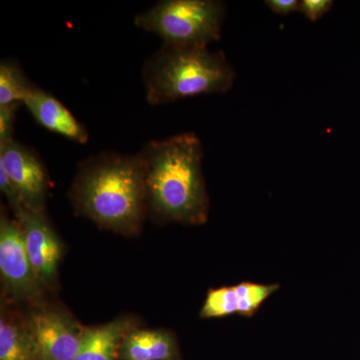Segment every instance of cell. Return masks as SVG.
I'll return each instance as SVG.
<instances>
[{
    "mask_svg": "<svg viewBox=\"0 0 360 360\" xmlns=\"http://www.w3.org/2000/svg\"><path fill=\"white\" fill-rule=\"evenodd\" d=\"M146 206L155 217L186 224L205 222L208 212L201 141L191 132L153 141L142 149Z\"/></svg>",
    "mask_w": 360,
    "mask_h": 360,
    "instance_id": "6da1fadb",
    "label": "cell"
},
{
    "mask_svg": "<svg viewBox=\"0 0 360 360\" xmlns=\"http://www.w3.org/2000/svg\"><path fill=\"white\" fill-rule=\"evenodd\" d=\"M70 196L77 212L99 226L122 233L136 231L146 207L141 153L90 156L79 165Z\"/></svg>",
    "mask_w": 360,
    "mask_h": 360,
    "instance_id": "7a4b0ae2",
    "label": "cell"
},
{
    "mask_svg": "<svg viewBox=\"0 0 360 360\" xmlns=\"http://www.w3.org/2000/svg\"><path fill=\"white\" fill-rule=\"evenodd\" d=\"M236 73L224 52L162 44L142 71L148 103L160 105L200 94H224Z\"/></svg>",
    "mask_w": 360,
    "mask_h": 360,
    "instance_id": "3957f363",
    "label": "cell"
},
{
    "mask_svg": "<svg viewBox=\"0 0 360 360\" xmlns=\"http://www.w3.org/2000/svg\"><path fill=\"white\" fill-rule=\"evenodd\" d=\"M225 14L219 0H162L137 14L134 23L163 44L208 47L221 37Z\"/></svg>",
    "mask_w": 360,
    "mask_h": 360,
    "instance_id": "277c9868",
    "label": "cell"
},
{
    "mask_svg": "<svg viewBox=\"0 0 360 360\" xmlns=\"http://www.w3.org/2000/svg\"><path fill=\"white\" fill-rule=\"evenodd\" d=\"M37 360H73L79 352L84 328L59 309H37L28 319Z\"/></svg>",
    "mask_w": 360,
    "mask_h": 360,
    "instance_id": "5b68a950",
    "label": "cell"
},
{
    "mask_svg": "<svg viewBox=\"0 0 360 360\" xmlns=\"http://www.w3.org/2000/svg\"><path fill=\"white\" fill-rule=\"evenodd\" d=\"M14 215L20 225L35 276L41 285H53L63 257V245L58 236L45 219L44 210L22 206Z\"/></svg>",
    "mask_w": 360,
    "mask_h": 360,
    "instance_id": "8992f818",
    "label": "cell"
},
{
    "mask_svg": "<svg viewBox=\"0 0 360 360\" xmlns=\"http://www.w3.org/2000/svg\"><path fill=\"white\" fill-rule=\"evenodd\" d=\"M0 167L8 175L25 207L44 210L49 177L34 151L14 139L0 144Z\"/></svg>",
    "mask_w": 360,
    "mask_h": 360,
    "instance_id": "52a82bcc",
    "label": "cell"
},
{
    "mask_svg": "<svg viewBox=\"0 0 360 360\" xmlns=\"http://www.w3.org/2000/svg\"><path fill=\"white\" fill-rule=\"evenodd\" d=\"M0 274L7 290L20 298L37 297L40 284L26 251L18 220L0 219Z\"/></svg>",
    "mask_w": 360,
    "mask_h": 360,
    "instance_id": "ba28073f",
    "label": "cell"
},
{
    "mask_svg": "<svg viewBox=\"0 0 360 360\" xmlns=\"http://www.w3.org/2000/svg\"><path fill=\"white\" fill-rule=\"evenodd\" d=\"M23 104L35 120L45 129L63 135L70 141L85 144L89 132L58 99L37 87Z\"/></svg>",
    "mask_w": 360,
    "mask_h": 360,
    "instance_id": "9c48e42d",
    "label": "cell"
},
{
    "mask_svg": "<svg viewBox=\"0 0 360 360\" xmlns=\"http://www.w3.org/2000/svg\"><path fill=\"white\" fill-rule=\"evenodd\" d=\"M120 360H177L174 336L158 329H130L120 345Z\"/></svg>",
    "mask_w": 360,
    "mask_h": 360,
    "instance_id": "30bf717a",
    "label": "cell"
},
{
    "mask_svg": "<svg viewBox=\"0 0 360 360\" xmlns=\"http://www.w3.org/2000/svg\"><path fill=\"white\" fill-rule=\"evenodd\" d=\"M129 322L118 319L96 328H84L79 352L73 360H116Z\"/></svg>",
    "mask_w": 360,
    "mask_h": 360,
    "instance_id": "8fae6325",
    "label": "cell"
},
{
    "mask_svg": "<svg viewBox=\"0 0 360 360\" xmlns=\"http://www.w3.org/2000/svg\"><path fill=\"white\" fill-rule=\"evenodd\" d=\"M0 360H37L32 335L2 315L0 319Z\"/></svg>",
    "mask_w": 360,
    "mask_h": 360,
    "instance_id": "7c38bea8",
    "label": "cell"
},
{
    "mask_svg": "<svg viewBox=\"0 0 360 360\" xmlns=\"http://www.w3.org/2000/svg\"><path fill=\"white\" fill-rule=\"evenodd\" d=\"M37 89L30 82L18 61L6 59L0 63V105L22 103Z\"/></svg>",
    "mask_w": 360,
    "mask_h": 360,
    "instance_id": "4fadbf2b",
    "label": "cell"
},
{
    "mask_svg": "<svg viewBox=\"0 0 360 360\" xmlns=\"http://www.w3.org/2000/svg\"><path fill=\"white\" fill-rule=\"evenodd\" d=\"M238 314V296L234 286L212 290L201 309L203 319H219Z\"/></svg>",
    "mask_w": 360,
    "mask_h": 360,
    "instance_id": "5bb4252c",
    "label": "cell"
},
{
    "mask_svg": "<svg viewBox=\"0 0 360 360\" xmlns=\"http://www.w3.org/2000/svg\"><path fill=\"white\" fill-rule=\"evenodd\" d=\"M238 296V314L252 316L260 305L278 290L277 284L243 283L234 285Z\"/></svg>",
    "mask_w": 360,
    "mask_h": 360,
    "instance_id": "9a60e30c",
    "label": "cell"
},
{
    "mask_svg": "<svg viewBox=\"0 0 360 360\" xmlns=\"http://www.w3.org/2000/svg\"><path fill=\"white\" fill-rule=\"evenodd\" d=\"M22 103H11L0 105V144L13 141L14 122L16 111Z\"/></svg>",
    "mask_w": 360,
    "mask_h": 360,
    "instance_id": "2e32d148",
    "label": "cell"
},
{
    "mask_svg": "<svg viewBox=\"0 0 360 360\" xmlns=\"http://www.w3.org/2000/svg\"><path fill=\"white\" fill-rule=\"evenodd\" d=\"M333 6L331 0H302L300 2V13L307 20L315 22L330 11Z\"/></svg>",
    "mask_w": 360,
    "mask_h": 360,
    "instance_id": "e0dca14e",
    "label": "cell"
},
{
    "mask_svg": "<svg viewBox=\"0 0 360 360\" xmlns=\"http://www.w3.org/2000/svg\"><path fill=\"white\" fill-rule=\"evenodd\" d=\"M0 188H1L2 193L6 195L7 200H8L14 213L18 212L22 206H25L20 200V195H18V191L14 188L13 184H11L8 175L1 167H0Z\"/></svg>",
    "mask_w": 360,
    "mask_h": 360,
    "instance_id": "ac0fdd59",
    "label": "cell"
},
{
    "mask_svg": "<svg viewBox=\"0 0 360 360\" xmlns=\"http://www.w3.org/2000/svg\"><path fill=\"white\" fill-rule=\"evenodd\" d=\"M300 2L298 0H266L265 4L274 13L285 16L300 11Z\"/></svg>",
    "mask_w": 360,
    "mask_h": 360,
    "instance_id": "d6986e66",
    "label": "cell"
}]
</instances>
